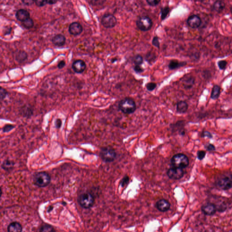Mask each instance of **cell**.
<instances>
[{
  "instance_id": "9c48e42d",
  "label": "cell",
  "mask_w": 232,
  "mask_h": 232,
  "mask_svg": "<svg viewBox=\"0 0 232 232\" xmlns=\"http://www.w3.org/2000/svg\"><path fill=\"white\" fill-rule=\"evenodd\" d=\"M167 175L171 179L178 180L183 177L184 172L183 169L181 168L173 167L167 171Z\"/></svg>"
},
{
  "instance_id": "30bf717a",
  "label": "cell",
  "mask_w": 232,
  "mask_h": 232,
  "mask_svg": "<svg viewBox=\"0 0 232 232\" xmlns=\"http://www.w3.org/2000/svg\"><path fill=\"white\" fill-rule=\"evenodd\" d=\"M201 210L204 215L208 216H213L217 211L216 204L212 203L204 204L202 206Z\"/></svg>"
},
{
  "instance_id": "8992f818",
  "label": "cell",
  "mask_w": 232,
  "mask_h": 232,
  "mask_svg": "<svg viewBox=\"0 0 232 232\" xmlns=\"http://www.w3.org/2000/svg\"><path fill=\"white\" fill-rule=\"evenodd\" d=\"M78 201L82 207L90 208L94 205V197L89 193H84L78 196Z\"/></svg>"
},
{
  "instance_id": "f35d334b",
  "label": "cell",
  "mask_w": 232,
  "mask_h": 232,
  "mask_svg": "<svg viewBox=\"0 0 232 232\" xmlns=\"http://www.w3.org/2000/svg\"><path fill=\"white\" fill-rule=\"evenodd\" d=\"M205 147L208 151H215L216 149L215 146L214 145L211 144H208L206 145Z\"/></svg>"
},
{
  "instance_id": "bcb514c9",
  "label": "cell",
  "mask_w": 232,
  "mask_h": 232,
  "mask_svg": "<svg viewBox=\"0 0 232 232\" xmlns=\"http://www.w3.org/2000/svg\"><path fill=\"white\" fill-rule=\"evenodd\" d=\"M230 11H231V13H232V6L231 7V8H230Z\"/></svg>"
},
{
  "instance_id": "5b68a950",
  "label": "cell",
  "mask_w": 232,
  "mask_h": 232,
  "mask_svg": "<svg viewBox=\"0 0 232 232\" xmlns=\"http://www.w3.org/2000/svg\"><path fill=\"white\" fill-rule=\"evenodd\" d=\"M100 156L103 161L111 162L115 159L116 153L114 150L111 147H104L101 150Z\"/></svg>"
},
{
  "instance_id": "4316f807",
  "label": "cell",
  "mask_w": 232,
  "mask_h": 232,
  "mask_svg": "<svg viewBox=\"0 0 232 232\" xmlns=\"http://www.w3.org/2000/svg\"><path fill=\"white\" fill-rule=\"evenodd\" d=\"M170 8L168 7H163L161 8V19L162 20L165 19L170 12Z\"/></svg>"
},
{
  "instance_id": "ac0fdd59",
  "label": "cell",
  "mask_w": 232,
  "mask_h": 232,
  "mask_svg": "<svg viewBox=\"0 0 232 232\" xmlns=\"http://www.w3.org/2000/svg\"><path fill=\"white\" fill-rule=\"evenodd\" d=\"M7 230L8 232H21L22 227L20 223L14 222L9 224L7 228Z\"/></svg>"
},
{
  "instance_id": "83f0119b",
  "label": "cell",
  "mask_w": 232,
  "mask_h": 232,
  "mask_svg": "<svg viewBox=\"0 0 232 232\" xmlns=\"http://www.w3.org/2000/svg\"><path fill=\"white\" fill-rule=\"evenodd\" d=\"M156 59V56L155 54L151 52H149L147 54L146 56V60L149 63H151V62H153L155 61V59Z\"/></svg>"
},
{
  "instance_id": "f1b7e54d",
  "label": "cell",
  "mask_w": 232,
  "mask_h": 232,
  "mask_svg": "<svg viewBox=\"0 0 232 232\" xmlns=\"http://www.w3.org/2000/svg\"><path fill=\"white\" fill-rule=\"evenodd\" d=\"M134 63L136 65H140L143 63V58L140 55H137L134 58Z\"/></svg>"
},
{
  "instance_id": "277c9868",
  "label": "cell",
  "mask_w": 232,
  "mask_h": 232,
  "mask_svg": "<svg viewBox=\"0 0 232 232\" xmlns=\"http://www.w3.org/2000/svg\"><path fill=\"white\" fill-rule=\"evenodd\" d=\"M216 185L219 188L227 190L232 188V174L222 175L216 181Z\"/></svg>"
},
{
  "instance_id": "7402d4cb",
  "label": "cell",
  "mask_w": 232,
  "mask_h": 232,
  "mask_svg": "<svg viewBox=\"0 0 232 232\" xmlns=\"http://www.w3.org/2000/svg\"><path fill=\"white\" fill-rule=\"evenodd\" d=\"M183 86L187 89H191L194 84V79L192 77H189L183 80Z\"/></svg>"
},
{
  "instance_id": "e0dca14e",
  "label": "cell",
  "mask_w": 232,
  "mask_h": 232,
  "mask_svg": "<svg viewBox=\"0 0 232 232\" xmlns=\"http://www.w3.org/2000/svg\"><path fill=\"white\" fill-rule=\"evenodd\" d=\"M188 108V105L187 102L180 101L177 103L176 111L179 114H185L187 111Z\"/></svg>"
},
{
  "instance_id": "ffe728a7",
  "label": "cell",
  "mask_w": 232,
  "mask_h": 232,
  "mask_svg": "<svg viewBox=\"0 0 232 232\" xmlns=\"http://www.w3.org/2000/svg\"><path fill=\"white\" fill-rule=\"evenodd\" d=\"M27 58V54L24 50H20L15 56V60L19 63H22L25 61Z\"/></svg>"
},
{
  "instance_id": "f546056e",
  "label": "cell",
  "mask_w": 232,
  "mask_h": 232,
  "mask_svg": "<svg viewBox=\"0 0 232 232\" xmlns=\"http://www.w3.org/2000/svg\"><path fill=\"white\" fill-rule=\"evenodd\" d=\"M129 182V177L128 176H125L123 178L121 179L120 182L121 186L122 187H127Z\"/></svg>"
},
{
  "instance_id": "484cf974",
  "label": "cell",
  "mask_w": 232,
  "mask_h": 232,
  "mask_svg": "<svg viewBox=\"0 0 232 232\" xmlns=\"http://www.w3.org/2000/svg\"><path fill=\"white\" fill-rule=\"evenodd\" d=\"M54 228L48 224L43 225L40 229L39 232H55Z\"/></svg>"
},
{
  "instance_id": "8d00e7d4",
  "label": "cell",
  "mask_w": 232,
  "mask_h": 232,
  "mask_svg": "<svg viewBox=\"0 0 232 232\" xmlns=\"http://www.w3.org/2000/svg\"><path fill=\"white\" fill-rule=\"evenodd\" d=\"M161 2V1L157 0H147V2L151 6H155L158 5Z\"/></svg>"
},
{
  "instance_id": "7c38bea8",
  "label": "cell",
  "mask_w": 232,
  "mask_h": 232,
  "mask_svg": "<svg viewBox=\"0 0 232 232\" xmlns=\"http://www.w3.org/2000/svg\"><path fill=\"white\" fill-rule=\"evenodd\" d=\"M86 65L85 61L81 60H77L73 63L72 68L75 72L81 74L85 71Z\"/></svg>"
},
{
  "instance_id": "836d02e7",
  "label": "cell",
  "mask_w": 232,
  "mask_h": 232,
  "mask_svg": "<svg viewBox=\"0 0 232 232\" xmlns=\"http://www.w3.org/2000/svg\"><path fill=\"white\" fill-rule=\"evenodd\" d=\"M35 5L38 7H42L47 4V1H44V0H36L34 1Z\"/></svg>"
},
{
  "instance_id": "2e32d148",
  "label": "cell",
  "mask_w": 232,
  "mask_h": 232,
  "mask_svg": "<svg viewBox=\"0 0 232 232\" xmlns=\"http://www.w3.org/2000/svg\"><path fill=\"white\" fill-rule=\"evenodd\" d=\"M52 42L54 45L57 46H62L65 43L66 38L61 34H58L52 38Z\"/></svg>"
},
{
  "instance_id": "3957f363",
  "label": "cell",
  "mask_w": 232,
  "mask_h": 232,
  "mask_svg": "<svg viewBox=\"0 0 232 232\" xmlns=\"http://www.w3.org/2000/svg\"><path fill=\"white\" fill-rule=\"evenodd\" d=\"M171 161L173 167L182 169L187 167L189 165L188 158L185 154L181 153L174 155Z\"/></svg>"
},
{
  "instance_id": "d6986e66",
  "label": "cell",
  "mask_w": 232,
  "mask_h": 232,
  "mask_svg": "<svg viewBox=\"0 0 232 232\" xmlns=\"http://www.w3.org/2000/svg\"><path fill=\"white\" fill-rule=\"evenodd\" d=\"M225 7V3L221 1H217L214 3L213 8L216 12L220 13L224 10Z\"/></svg>"
},
{
  "instance_id": "603a6c76",
  "label": "cell",
  "mask_w": 232,
  "mask_h": 232,
  "mask_svg": "<svg viewBox=\"0 0 232 232\" xmlns=\"http://www.w3.org/2000/svg\"><path fill=\"white\" fill-rule=\"evenodd\" d=\"M221 88L218 85H216L213 87L211 94V99L213 100L218 99L220 94Z\"/></svg>"
},
{
  "instance_id": "60d3db41",
  "label": "cell",
  "mask_w": 232,
  "mask_h": 232,
  "mask_svg": "<svg viewBox=\"0 0 232 232\" xmlns=\"http://www.w3.org/2000/svg\"><path fill=\"white\" fill-rule=\"evenodd\" d=\"M135 71L137 73H141L144 70L140 65H136L134 68Z\"/></svg>"
},
{
  "instance_id": "4dcf8cb0",
  "label": "cell",
  "mask_w": 232,
  "mask_h": 232,
  "mask_svg": "<svg viewBox=\"0 0 232 232\" xmlns=\"http://www.w3.org/2000/svg\"><path fill=\"white\" fill-rule=\"evenodd\" d=\"M227 65V62L226 60H220L218 62V67L220 70H224L226 69Z\"/></svg>"
},
{
  "instance_id": "4fadbf2b",
  "label": "cell",
  "mask_w": 232,
  "mask_h": 232,
  "mask_svg": "<svg viewBox=\"0 0 232 232\" xmlns=\"http://www.w3.org/2000/svg\"><path fill=\"white\" fill-rule=\"evenodd\" d=\"M69 31L72 35H78L83 31V27L78 22H74L69 26Z\"/></svg>"
},
{
  "instance_id": "d6a6232c",
  "label": "cell",
  "mask_w": 232,
  "mask_h": 232,
  "mask_svg": "<svg viewBox=\"0 0 232 232\" xmlns=\"http://www.w3.org/2000/svg\"><path fill=\"white\" fill-rule=\"evenodd\" d=\"M206 156V151L204 150H201L198 151L197 153V157L198 159L201 161L204 159Z\"/></svg>"
},
{
  "instance_id": "6da1fadb",
  "label": "cell",
  "mask_w": 232,
  "mask_h": 232,
  "mask_svg": "<svg viewBox=\"0 0 232 232\" xmlns=\"http://www.w3.org/2000/svg\"><path fill=\"white\" fill-rule=\"evenodd\" d=\"M119 109L125 114H130L135 112L136 104L135 102L130 98H126L119 103Z\"/></svg>"
},
{
  "instance_id": "f6af8a7d",
  "label": "cell",
  "mask_w": 232,
  "mask_h": 232,
  "mask_svg": "<svg viewBox=\"0 0 232 232\" xmlns=\"http://www.w3.org/2000/svg\"><path fill=\"white\" fill-rule=\"evenodd\" d=\"M58 1H56V0H49V1H47L48 4L49 5H53L56 4Z\"/></svg>"
},
{
  "instance_id": "9a60e30c",
  "label": "cell",
  "mask_w": 232,
  "mask_h": 232,
  "mask_svg": "<svg viewBox=\"0 0 232 232\" xmlns=\"http://www.w3.org/2000/svg\"><path fill=\"white\" fill-rule=\"evenodd\" d=\"M30 13L28 11L24 9H19L16 13L17 19L22 22L30 18Z\"/></svg>"
},
{
  "instance_id": "d4e9b609",
  "label": "cell",
  "mask_w": 232,
  "mask_h": 232,
  "mask_svg": "<svg viewBox=\"0 0 232 232\" xmlns=\"http://www.w3.org/2000/svg\"><path fill=\"white\" fill-rule=\"evenodd\" d=\"M22 23L23 27L28 29L31 28L34 25L33 20L30 17L22 22Z\"/></svg>"
},
{
  "instance_id": "5bb4252c",
  "label": "cell",
  "mask_w": 232,
  "mask_h": 232,
  "mask_svg": "<svg viewBox=\"0 0 232 232\" xmlns=\"http://www.w3.org/2000/svg\"><path fill=\"white\" fill-rule=\"evenodd\" d=\"M156 207L161 212H166L170 209L171 204L165 199H161L156 203Z\"/></svg>"
},
{
  "instance_id": "8fae6325",
  "label": "cell",
  "mask_w": 232,
  "mask_h": 232,
  "mask_svg": "<svg viewBox=\"0 0 232 232\" xmlns=\"http://www.w3.org/2000/svg\"><path fill=\"white\" fill-rule=\"evenodd\" d=\"M201 19L200 17L196 15L190 16L187 20L188 25L193 29L199 28L201 24Z\"/></svg>"
},
{
  "instance_id": "1f68e13d",
  "label": "cell",
  "mask_w": 232,
  "mask_h": 232,
  "mask_svg": "<svg viewBox=\"0 0 232 232\" xmlns=\"http://www.w3.org/2000/svg\"><path fill=\"white\" fill-rule=\"evenodd\" d=\"M8 94L7 91L5 89L3 88L2 87H1L0 89V98L1 100H2L4 99H5V97Z\"/></svg>"
},
{
  "instance_id": "7a4b0ae2",
  "label": "cell",
  "mask_w": 232,
  "mask_h": 232,
  "mask_svg": "<svg viewBox=\"0 0 232 232\" xmlns=\"http://www.w3.org/2000/svg\"><path fill=\"white\" fill-rule=\"evenodd\" d=\"M51 181L50 175L46 172L37 173L34 176L33 181L35 185L39 187H45L49 185Z\"/></svg>"
},
{
  "instance_id": "e575fe53",
  "label": "cell",
  "mask_w": 232,
  "mask_h": 232,
  "mask_svg": "<svg viewBox=\"0 0 232 232\" xmlns=\"http://www.w3.org/2000/svg\"><path fill=\"white\" fill-rule=\"evenodd\" d=\"M15 128V126L11 124H7L5 125L4 127L3 128L2 131L3 132H8L10 131L13 130Z\"/></svg>"
},
{
  "instance_id": "ee69618b",
  "label": "cell",
  "mask_w": 232,
  "mask_h": 232,
  "mask_svg": "<svg viewBox=\"0 0 232 232\" xmlns=\"http://www.w3.org/2000/svg\"><path fill=\"white\" fill-rule=\"evenodd\" d=\"M62 125V121L60 119H57L56 120V122H55V125H56V128L57 129H60V128Z\"/></svg>"
},
{
  "instance_id": "b9f144b4",
  "label": "cell",
  "mask_w": 232,
  "mask_h": 232,
  "mask_svg": "<svg viewBox=\"0 0 232 232\" xmlns=\"http://www.w3.org/2000/svg\"><path fill=\"white\" fill-rule=\"evenodd\" d=\"M66 65V63L64 60H61L59 62L58 64V67L59 69H62L65 67Z\"/></svg>"
},
{
  "instance_id": "52a82bcc",
  "label": "cell",
  "mask_w": 232,
  "mask_h": 232,
  "mask_svg": "<svg viewBox=\"0 0 232 232\" xmlns=\"http://www.w3.org/2000/svg\"><path fill=\"white\" fill-rule=\"evenodd\" d=\"M136 26L138 29L143 31H149L152 27L153 23L149 17L146 16L140 17L136 20Z\"/></svg>"
},
{
  "instance_id": "d590c367",
  "label": "cell",
  "mask_w": 232,
  "mask_h": 232,
  "mask_svg": "<svg viewBox=\"0 0 232 232\" xmlns=\"http://www.w3.org/2000/svg\"><path fill=\"white\" fill-rule=\"evenodd\" d=\"M157 87V85L154 83H149L146 85L147 89L150 91H152Z\"/></svg>"
},
{
  "instance_id": "ab89813d",
  "label": "cell",
  "mask_w": 232,
  "mask_h": 232,
  "mask_svg": "<svg viewBox=\"0 0 232 232\" xmlns=\"http://www.w3.org/2000/svg\"><path fill=\"white\" fill-rule=\"evenodd\" d=\"M201 136L203 137H208L209 138H212L213 137L212 135L209 132H207V131L203 132L201 135Z\"/></svg>"
},
{
  "instance_id": "ba28073f",
  "label": "cell",
  "mask_w": 232,
  "mask_h": 232,
  "mask_svg": "<svg viewBox=\"0 0 232 232\" xmlns=\"http://www.w3.org/2000/svg\"><path fill=\"white\" fill-rule=\"evenodd\" d=\"M117 19L115 16L111 14H106L103 16L101 20V24L107 28H112L117 24Z\"/></svg>"
},
{
  "instance_id": "cb8c5ba5",
  "label": "cell",
  "mask_w": 232,
  "mask_h": 232,
  "mask_svg": "<svg viewBox=\"0 0 232 232\" xmlns=\"http://www.w3.org/2000/svg\"><path fill=\"white\" fill-rule=\"evenodd\" d=\"M186 62H179L178 61L176 60H172L169 63V67L170 70H175V69H178L179 67L182 66H185L186 64Z\"/></svg>"
},
{
  "instance_id": "7bdbcfd3",
  "label": "cell",
  "mask_w": 232,
  "mask_h": 232,
  "mask_svg": "<svg viewBox=\"0 0 232 232\" xmlns=\"http://www.w3.org/2000/svg\"><path fill=\"white\" fill-rule=\"evenodd\" d=\"M22 3L27 5H31L34 2V1L32 0H23Z\"/></svg>"
},
{
  "instance_id": "74e56055",
  "label": "cell",
  "mask_w": 232,
  "mask_h": 232,
  "mask_svg": "<svg viewBox=\"0 0 232 232\" xmlns=\"http://www.w3.org/2000/svg\"><path fill=\"white\" fill-rule=\"evenodd\" d=\"M152 45L158 48H160V42L158 37H154L152 42Z\"/></svg>"
},
{
  "instance_id": "44dd1931",
  "label": "cell",
  "mask_w": 232,
  "mask_h": 232,
  "mask_svg": "<svg viewBox=\"0 0 232 232\" xmlns=\"http://www.w3.org/2000/svg\"><path fill=\"white\" fill-rule=\"evenodd\" d=\"M15 165V162L9 160L3 161L2 164V168L5 171H10L13 169Z\"/></svg>"
}]
</instances>
